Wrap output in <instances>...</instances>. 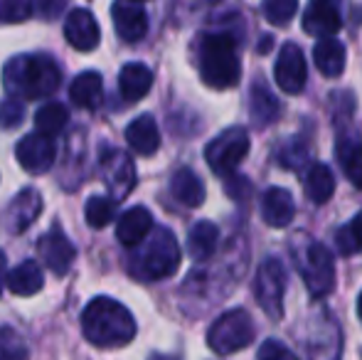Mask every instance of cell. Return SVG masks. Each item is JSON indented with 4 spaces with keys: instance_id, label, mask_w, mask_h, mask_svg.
<instances>
[{
    "instance_id": "cell-1",
    "label": "cell",
    "mask_w": 362,
    "mask_h": 360,
    "mask_svg": "<svg viewBox=\"0 0 362 360\" xmlns=\"http://www.w3.org/2000/svg\"><path fill=\"white\" fill-rule=\"evenodd\" d=\"M81 331L96 348H121L136 338V318L121 301L96 296L81 313Z\"/></svg>"
},
{
    "instance_id": "cell-2",
    "label": "cell",
    "mask_w": 362,
    "mask_h": 360,
    "mask_svg": "<svg viewBox=\"0 0 362 360\" xmlns=\"http://www.w3.org/2000/svg\"><path fill=\"white\" fill-rule=\"evenodd\" d=\"M3 84L18 99H45L62 84V69L49 54H18L3 69Z\"/></svg>"
},
{
    "instance_id": "cell-3",
    "label": "cell",
    "mask_w": 362,
    "mask_h": 360,
    "mask_svg": "<svg viewBox=\"0 0 362 360\" xmlns=\"http://www.w3.org/2000/svg\"><path fill=\"white\" fill-rule=\"evenodd\" d=\"M200 77L212 89H229L242 77L237 37L229 33H207L200 40Z\"/></svg>"
},
{
    "instance_id": "cell-4",
    "label": "cell",
    "mask_w": 362,
    "mask_h": 360,
    "mask_svg": "<svg viewBox=\"0 0 362 360\" xmlns=\"http://www.w3.org/2000/svg\"><path fill=\"white\" fill-rule=\"evenodd\" d=\"M291 252L296 257V267H298L300 277H303L305 286L313 296H325L333 291L335 286V262L333 255L325 245L305 237H293L291 242Z\"/></svg>"
},
{
    "instance_id": "cell-5",
    "label": "cell",
    "mask_w": 362,
    "mask_h": 360,
    "mask_svg": "<svg viewBox=\"0 0 362 360\" xmlns=\"http://www.w3.org/2000/svg\"><path fill=\"white\" fill-rule=\"evenodd\" d=\"M180 267V247L168 227H158L153 237H148L141 255L136 257L134 272L146 281L168 279Z\"/></svg>"
},
{
    "instance_id": "cell-6",
    "label": "cell",
    "mask_w": 362,
    "mask_h": 360,
    "mask_svg": "<svg viewBox=\"0 0 362 360\" xmlns=\"http://www.w3.org/2000/svg\"><path fill=\"white\" fill-rule=\"evenodd\" d=\"M254 341V321L244 308H232L215 318L207 331V346L217 356H232V353L247 348Z\"/></svg>"
},
{
    "instance_id": "cell-7",
    "label": "cell",
    "mask_w": 362,
    "mask_h": 360,
    "mask_svg": "<svg viewBox=\"0 0 362 360\" xmlns=\"http://www.w3.org/2000/svg\"><path fill=\"white\" fill-rule=\"evenodd\" d=\"M284 291H286V269H284L281 260L267 257L257 269L254 296L264 308V313L274 321L284 316Z\"/></svg>"
},
{
    "instance_id": "cell-8",
    "label": "cell",
    "mask_w": 362,
    "mask_h": 360,
    "mask_svg": "<svg viewBox=\"0 0 362 360\" xmlns=\"http://www.w3.org/2000/svg\"><path fill=\"white\" fill-rule=\"evenodd\" d=\"M249 153V134L242 126L222 131L215 141H210L205 149V161L217 175H229L237 170V166Z\"/></svg>"
},
{
    "instance_id": "cell-9",
    "label": "cell",
    "mask_w": 362,
    "mask_h": 360,
    "mask_svg": "<svg viewBox=\"0 0 362 360\" xmlns=\"http://www.w3.org/2000/svg\"><path fill=\"white\" fill-rule=\"evenodd\" d=\"M99 168L111 197L116 202L126 200V195L136 185V168H134V161L129 158V153H124L121 149H104L99 156Z\"/></svg>"
},
{
    "instance_id": "cell-10",
    "label": "cell",
    "mask_w": 362,
    "mask_h": 360,
    "mask_svg": "<svg viewBox=\"0 0 362 360\" xmlns=\"http://www.w3.org/2000/svg\"><path fill=\"white\" fill-rule=\"evenodd\" d=\"M40 212H42V195L35 187H25L8 202V207L0 215V222L8 235H23L37 220Z\"/></svg>"
},
{
    "instance_id": "cell-11",
    "label": "cell",
    "mask_w": 362,
    "mask_h": 360,
    "mask_svg": "<svg viewBox=\"0 0 362 360\" xmlns=\"http://www.w3.org/2000/svg\"><path fill=\"white\" fill-rule=\"evenodd\" d=\"M15 156H18L20 166H23L28 173L42 175L54 166L57 149H54V141H49V136L28 134L18 141V146H15Z\"/></svg>"
},
{
    "instance_id": "cell-12",
    "label": "cell",
    "mask_w": 362,
    "mask_h": 360,
    "mask_svg": "<svg viewBox=\"0 0 362 360\" xmlns=\"http://www.w3.org/2000/svg\"><path fill=\"white\" fill-rule=\"evenodd\" d=\"M37 255L49 272H54L57 277H64V274L69 272V267H72L76 250H74L72 242H69V237L64 235L62 227L54 225L52 230L45 232V235L40 237Z\"/></svg>"
},
{
    "instance_id": "cell-13",
    "label": "cell",
    "mask_w": 362,
    "mask_h": 360,
    "mask_svg": "<svg viewBox=\"0 0 362 360\" xmlns=\"http://www.w3.org/2000/svg\"><path fill=\"white\" fill-rule=\"evenodd\" d=\"M274 77H276V84L286 94H300L303 91L308 69H305V57L298 45L293 42L284 45L276 57V64H274Z\"/></svg>"
},
{
    "instance_id": "cell-14",
    "label": "cell",
    "mask_w": 362,
    "mask_h": 360,
    "mask_svg": "<svg viewBox=\"0 0 362 360\" xmlns=\"http://www.w3.org/2000/svg\"><path fill=\"white\" fill-rule=\"evenodd\" d=\"M114 28L124 42H139L148 33V13L141 0H114L111 5Z\"/></svg>"
},
{
    "instance_id": "cell-15",
    "label": "cell",
    "mask_w": 362,
    "mask_h": 360,
    "mask_svg": "<svg viewBox=\"0 0 362 360\" xmlns=\"http://www.w3.org/2000/svg\"><path fill=\"white\" fill-rule=\"evenodd\" d=\"M340 28H343V15L338 0H310L303 13V30L310 37H333Z\"/></svg>"
},
{
    "instance_id": "cell-16",
    "label": "cell",
    "mask_w": 362,
    "mask_h": 360,
    "mask_svg": "<svg viewBox=\"0 0 362 360\" xmlns=\"http://www.w3.org/2000/svg\"><path fill=\"white\" fill-rule=\"evenodd\" d=\"M64 37L79 52H91L101 40L99 23L86 8H74L67 15V23H64Z\"/></svg>"
},
{
    "instance_id": "cell-17",
    "label": "cell",
    "mask_w": 362,
    "mask_h": 360,
    "mask_svg": "<svg viewBox=\"0 0 362 360\" xmlns=\"http://www.w3.org/2000/svg\"><path fill=\"white\" fill-rule=\"evenodd\" d=\"M153 230V215L146 207L136 205L131 210H126L116 222V237L124 247H139L141 242L148 240Z\"/></svg>"
},
{
    "instance_id": "cell-18",
    "label": "cell",
    "mask_w": 362,
    "mask_h": 360,
    "mask_svg": "<svg viewBox=\"0 0 362 360\" xmlns=\"http://www.w3.org/2000/svg\"><path fill=\"white\" fill-rule=\"evenodd\" d=\"M296 215L293 195L284 187H269L262 197V217L269 227H286Z\"/></svg>"
},
{
    "instance_id": "cell-19",
    "label": "cell",
    "mask_w": 362,
    "mask_h": 360,
    "mask_svg": "<svg viewBox=\"0 0 362 360\" xmlns=\"http://www.w3.org/2000/svg\"><path fill=\"white\" fill-rule=\"evenodd\" d=\"M126 141L139 156H153L160 149V131L151 114H141L126 126Z\"/></svg>"
},
{
    "instance_id": "cell-20",
    "label": "cell",
    "mask_w": 362,
    "mask_h": 360,
    "mask_svg": "<svg viewBox=\"0 0 362 360\" xmlns=\"http://www.w3.org/2000/svg\"><path fill=\"white\" fill-rule=\"evenodd\" d=\"M153 72L144 62H129L119 74V91L129 104H136L151 91Z\"/></svg>"
},
{
    "instance_id": "cell-21",
    "label": "cell",
    "mask_w": 362,
    "mask_h": 360,
    "mask_svg": "<svg viewBox=\"0 0 362 360\" xmlns=\"http://www.w3.org/2000/svg\"><path fill=\"white\" fill-rule=\"evenodd\" d=\"M170 192L180 205L200 207L205 202V185L192 168H180L170 178Z\"/></svg>"
},
{
    "instance_id": "cell-22",
    "label": "cell",
    "mask_w": 362,
    "mask_h": 360,
    "mask_svg": "<svg viewBox=\"0 0 362 360\" xmlns=\"http://www.w3.org/2000/svg\"><path fill=\"white\" fill-rule=\"evenodd\" d=\"M69 99L79 109H96L104 99V79L99 72H81L69 87Z\"/></svg>"
},
{
    "instance_id": "cell-23",
    "label": "cell",
    "mask_w": 362,
    "mask_h": 360,
    "mask_svg": "<svg viewBox=\"0 0 362 360\" xmlns=\"http://www.w3.org/2000/svg\"><path fill=\"white\" fill-rule=\"evenodd\" d=\"M345 57H348V52H345V45L338 42L335 37L320 40V42L313 47L315 67H318L320 74H325V77H330V79L343 74Z\"/></svg>"
},
{
    "instance_id": "cell-24",
    "label": "cell",
    "mask_w": 362,
    "mask_h": 360,
    "mask_svg": "<svg viewBox=\"0 0 362 360\" xmlns=\"http://www.w3.org/2000/svg\"><path fill=\"white\" fill-rule=\"evenodd\" d=\"M219 240V230L215 222L200 220L197 225H192L190 235H187V252L195 262H205L215 255Z\"/></svg>"
},
{
    "instance_id": "cell-25",
    "label": "cell",
    "mask_w": 362,
    "mask_h": 360,
    "mask_svg": "<svg viewBox=\"0 0 362 360\" xmlns=\"http://www.w3.org/2000/svg\"><path fill=\"white\" fill-rule=\"evenodd\" d=\"M249 114L257 126H269L279 116V101L272 94V89L264 84V79H257L252 84V94H249Z\"/></svg>"
},
{
    "instance_id": "cell-26",
    "label": "cell",
    "mask_w": 362,
    "mask_h": 360,
    "mask_svg": "<svg viewBox=\"0 0 362 360\" xmlns=\"http://www.w3.org/2000/svg\"><path fill=\"white\" fill-rule=\"evenodd\" d=\"M8 289L15 296H33L42 289V269L35 260H25L8 274Z\"/></svg>"
},
{
    "instance_id": "cell-27",
    "label": "cell",
    "mask_w": 362,
    "mask_h": 360,
    "mask_svg": "<svg viewBox=\"0 0 362 360\" xmlns=\"http://www.w3.org/2000/svg\"><path fill=\"white\" fill-rule=\"evenodd\" d=\"M335 192V175L325 163H315L305 175V195L315 205H323Z\"/></svg>"
},
{
    "instance_id": "cell-28",
    "label": "cell",
    "mask_w": 362,
    "mask_h": 360,
    "mask_svg": "<svg viewBox=\"0 0 362 360\" xmlns=\"http://www.w3.org/2000/svg\"><path fill=\"white\" fill-rule=\"evenodd\" d=\"M67 121H69L67 106L59 104V101H49V104L40 106L37 114H35V129H37V134L52 139V136H59L67 129Z\"/></svg>"
},
{
    "instance_id": "cell-29",
    "label": "cell",
    "mask_w": 362,
    "mask_h": 360,
    "mask_svg": "<svg viewBox=\"0 0 362 360\" xmlns=\"http://www.w3.org/2000/svg\"><path fill=\"white\" fill-rule=\"evenodd\" d=\"M338 158L343 166V173L355 187L362 190V141L358 139H343L338 144Z\"/></svg>"
},
{
    "instance_id": "cell-30",
    "label": "cell",
    "mask_w": 362,
    "mask_h": 360,
    "mask_svg": "<svg viewBox=\"0 0 362 360\" xmlns=\"http://www.w3.org/2000/svg\"><path fill=\"white\" fill-rule=\"evenodd\" d=\"M116 205H119V202H116L114 197L91 195L84 205V217H86V222H89V227L101 230V227L109 225L116 215Z\"/></svg>"
},
{
    "instance_id": "cell-31",
    "label": "cell",
    "mask_w": 362,
    "mask_h": 360,
    "mask_svg": "<svg viewBox=\"0 0 362 360\" xmlns=\"http://www.w3.org/2000/svg\"><path fill=\"white\" fill-rule=\"evenodd\" d=\"M335 245H338L340 255H345V257L362 252V212H358V215L353 217V222L338 232Z\"/></svg>"
},
{
    "instance_id": "cell-32",
    "label": "cell",
    "mask_w": 362,
    "mask_h": 360,
    "mask_svg": "<svg viewBox=\"0 0 362 360\" xmlns=\"http://www.w3.org/2000/svg\"><path fill=\"white\" fill-rule=\"evenodd\" d=\"M0 360H30L28 343L13 328H0Z\"/></svg>"
},
{
    "instance_id": "cell-33",
    "label": "cell",
    "mask_w": 362,
    "mask_h": 360,
    "mask_svg": "<svg viewBox=\"0 0 362 360\" xmlns=\"http://www.w3.org/2000/svg\"><path fill=\"white\" fill-rule=\"evenodd\" d=\"M262 10L272 25H286L298 13V0H264Z\"/></svg>"
},
{
    "instance_id": "cell-34",
    "label": "cell",
    "mask_w": 362,
    "mask_h": 360,
    "mask_svg": "<svg viewBox=\"0 0 362 360\" xmlns=\"http://www.w3.org/2000/svg\"><path fill=\"white\" fill-rule=\"evenodd\" d=\"M35 13V0H0V23H25Z\"/></svg>"
},
{
    "instance_id": "cell-35",
    "label": "cell",
    "mask_w": 362,
    "mask_h": 360,
    "mask_svg": "<svg viewBox=\"0 0 362 360\" xmlns=\"http://www.w3.org/2000/svg\"><path fill=\"white\" fill-rule=\"evenodd\" d=\"M305 161H308V149H305L300 141H288V144L279 151V163H281L284 168H288V170L303 168Z\"/></svg>"
},
{
    "instance_id": "cell-36",
    "label": "cell",
    "mask_w": 362,
    "mask_h": 360,
    "mask_svg": "<svg viewBox=\"0 0 362 360\" xmlns=\"http://www.w3.org/2000/svg\"><path fill=\"white\" fill-rule=\"evenodd\" d=\"M25 116V104L18 96H10V99L0 101V129H15L20 126Z\"/></svg>"
},
{
    "instance_id": "cell-37",
    "label": "cell",
    "mask_w": 362,
    "mask_h": 360,
    "mask_svg": "<svg viewBox=\"0 0 362 360\" xmlns=\"http://www.w3.org/2000/svg\"><path fill=\"white\" fill-rule=\"evenodd\" d=\"M259 360H298V358H296L281 341L269 338V341H264L262 348H259Z\"/></svg>"
},
{
    "instance_id": "cell-38",
    "label": "cell",
    "mask_w": 362,
    "mask_h": 360,
    "mask_svg": "<svg viewBox=\"0 0 362 360\" xmlns=\"http://www.w3.org/2000/svg\"><path fill=\"white\" fill-rule=\"evenodd\" d=\"M64 5H67V0H35V10L45 20H54L64 10Z\"/></svg>"
},
{
    "instance_id": "cell-39",
    "label": "cell",
    "mask_w": 362,
    "mask_h": 360,
    "mask_svg": "<svg viewBox=\"0 0 362 360\" xmlns=\"http://www.w3.org/2000/svg\"><path fill=\"white\" fill-rule=\"evenodd\" d=\"M227 192L234 197V200H242V195H239V192H249V180L247 178H237V175H234V178L227 180Z\"/></svg>"
},
{
    "instance_id": "cell-40",
    "label": "cell",
    "mask_w": 362,
    "mask_h": 360,
    "mask_svg": "<svg viewBox=\"0 0 362 360\" xmlns=\"http://www.w3.org/2000/svg\"><path fill=\"white\" fill-rule=\"evenodd\" d=\"M8 281V277H5V252L0 250V294H3V284Z\"/></svg>"
},
{
    "instance_id": "cell-41",
    "label": "cell",
    "mask_w": 362,
    "mask_h": 360,
    "mask_svg": "<svg viewBox=\"0 0 362 360\" xmlns=\"http://www.w3.org/2000/svg\"><path fill=\"white\" fill-rule=\"evenodd\" d=\"M272 42H274V40H272V37H269V35H267V37H264L262 42H259V47H257V50H259V54H267L269 50H272Z\"/></svg>"
},
{
    "instance_id": "cell-42",
    "label": "cell",
    "mask_w": 362,
    "mask_h": 360,
    "mask_svg": "<svg viewBox=\"0 0 362 360\" xmlns=\"http://www.w3.org/2000/svg\"><path fill=\"white\" fill-rule=\"evenodd\" d=\"M358 313H360V318H362V294H360V298H358Z\"/></svg>"
},
{
    "instance_id": "cell-43",
    "label": "cell",
    "mask_w": 362,
    "mask_h": 360,
    "mask_svg": "<svg viewBox=\"0 0 362 360\" xmlns=\"http://www.w3.org/2000/svg\"><path fill=\"white\" fill-rule=\"evenodd\" d=\"M151 360H173V358H165V356H153Z\"/></svg>"
},
{
    "instance_id": "cell-44",
    "label": "cell",
    "mask_w": 362,
    "mask_h": 360,
    "mask_svg": "<svg viewBox=\"0 0 362 360\" xmlns=\"http://www.w3.org/2000/svg\"><path fill=\"white\" fill-rule=\"evenodd\" d=\"M141 3H144V0H141Z\"/></svg>"
}]
</instances>
